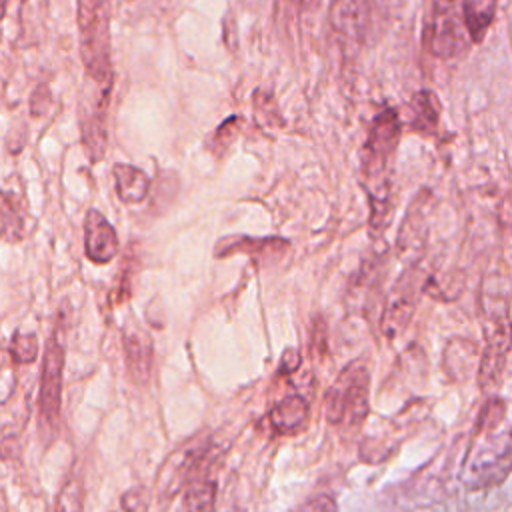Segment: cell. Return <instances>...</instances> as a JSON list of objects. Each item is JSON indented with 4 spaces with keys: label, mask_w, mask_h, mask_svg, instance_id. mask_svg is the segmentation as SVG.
Returning a JSON list of instances; mask_svg holds the SVG:
<instances>
[{
    "label": "cell",
    "mask_w": 512,
    "mask_h": 512,
    "mask_svg": "<svg viewBox=\"0 0 512 512\" xmlns=\"http://www.w3.org/2000/svg\"><path fill=\"white\" fill-rule=\"evenodd\" d=\"M510 454L506 402L492 396L478 412L462 464V482L470 490L504 482L510 470Z\"/></svg>",
    "instance_id": "cell-1"
},
{
    "label": "cell",
    "mask_w": 512,
    "mask_h": 512,
    "mask_svg": "<svg viewBox=\"0 0 512 512\" xmlns=\"http://www.w3.org/2000/svg\"><path fill=\"white\" fill-rule=\"evenodd\" d=\"M400 118L394 110L380 112L366 134L360 152L362 184L370 204V228L386 230L392 220V162L400 142Z\"/></svg>",
    "instance_id": "cell-2"
},
{
    "label": "cell",
    "mask_w": 512,
    "mask_h": 512,
    "mask_svg": "<svg viewBox=\"0 0 512 512\" xmlns=\"http://www.w3.org/2000/svg\"><path fill=\"white\" fill-rule=\"evenodd\" d=\"M484 348L478 358V384L484 392H496L510 350V288L508 266L502 262L492 270L480 294Z\"/></svg>",
    "instance_id": "cell-3"
},
{
    "label": "cell",
    "mask_w": 512,
    "mask_h": 512,
    "mask_svg": "<svg viewBox=\"0 0 512 512\" xmlns=\"http://www.w3.org/2000/svg\"><path fill=\"white\" fill-rule=\"evenodd\" d=\"M80 56L94 82L112 80L110 60V0H78Z\"/></svg>",
    "instance_id": "cell-4"
},
{
    "label": "cell",
    "mask_w": 512,
    "mask_h": 512,
    "mask_svg": "<svg viewBox=\"0 0 512 512\" xmlns=\"http://www.w3.org/2000/svg\"><path fill=\"white\" fill-rule=\"evenodd\" d=\"M370 370L364 362L348 364L326 390L324 416L332 426L358 428L370 412Z\"/></svg>",
    "instance_id": "cell-5"
},
{
    "label": "cell",
    "mask_w": 512,
    "mask_h": 512,
    "mask_svg": "<svg viewBox=\"0 0 512 512\" xmlns=\"http://www.w3.org/2000/svg\"><path fill=\"white\" fill-rule=\"evenodd\" d=\"M422 40L426 50L442 60L456 58L470 48L472 40L458 0L434 2L424 26Z\"/></svg>",
    "instance_id": "cell-6"
},
{
    "label": "cell",
    "mask_w": 512,
    "mask_h": 512,
    "mask_svg": "<svg viewBox=\"0 0 512 512\" xmlns=\"http://www.w3.org/2000/svg\"><path fill=\"white\" fill-rule=\"evenodd\" d=\"M426 282V272L420 262L408 264L398 276L384 300V314L380 322V330L388 338H394L406 330L416 310L418 294L426 286Z\"/></svg>",
    "instance_id": "cell-7"
},
{
    "label": "cell",
    "mask_w": 512,
    "mask_h": 512,
    "mask_svg": "<svg viewBox=\"0 0 512 512\" xmlns=\"http://www.w3.org/2000/svg\"><path fill=\"white\" fill-rule=\"evenodd\" d=\"M64 376V340L60 326L54 328L52 336L44 346L42 370H40V394L38 412L42 426L56 428L62 404V378Z\"/></svg>",
    "instance_id": "cell-8"
},
{
    "label": "cell",
    "mask_w": 512,
    "mask_h": 512,
    "mask_svg": "<svg viewBox=\"0 0 512 512\" xmlns=\"http://www.w3.org/2000/svg\"><path fill=\"white\" fill-rule=\"evenodd\" d=\"M114 82H94L88 86L80 100V128L82 142L92 162H98L106 150V112Z\"/></svg>",
    "instance_id": "cell-9"
},
{
    "label": "cell",
    "mask_w": 512,
    "mask_h": 512,
    "mask_svg": "<svg viewBox=\"0 0 512 512\" xmlns=\"http://www.w3.org/2000/svg\"><path fill=\"white\" fill-rule=\"evenodd\" d=\"M212 446V438L208 436H198L192 438L190 442L182 444L176 452L170 454L166 464L162 466L158 474V490L162 498H172L178 490L184 488L190 472L196 468L204 452Z\"/></svg>",
    "instance_id": "cell-10"
},
{
    "label": "cell",
    "mask_w": 512,
    "mask_h": 512,
    "mask_svg": "<svg viewBox=\"0 0 512 512\" xmlns=\"http://www.w3.org/2000/svg\"><path fill=\"white\" fill-rule=\"evenodd\" d=\"M428 212H430V198L414 202L410 210L404 216L402 228L396 238V250L398 256L408 264L420 262L422 254L426 250V240H428Z\"/></svg>",
    "instance_id": "cell-11"
},
{
    "label": "cell",
    "mask_w": 512,
    "mask_h": 512,
    "mask_svg": "<svg viewBox=\"0 0 512 512\" xmlns=\"http://www.w3.org/2000/svg\"><path fill=\"white\" fill-rule=\"evenodd\" d=\"M120 248L114 226L102 212L90 208L84 218V252L94 264H108L116 258Z\"/></svg>",
    "instance_id": "cell-12"
},
{
    "label": "cell",
    "mask_w": 512,
    "mask_h": 512,
    "mask_svg": "<svg viewBox=\"0 0 512 512\" xmlns=\"http://www.w3.org/2000/svg\"><path fill=\"white\" fill-rule=\"evenodd\" d=\"M368 10V0H334L332 22L346 46L358 48L364 42Z\"/></svg>",
    "instance_id": "cell-13"
},
{
    "label": "cell",
    "mask_w": 512,
    "mask_h": 512,
    "mask_svg": "<svg viewBox=\"0 0 512 512\" xmlns=\"http://www.w3.org/2000/svg\"><path fill=\"white\" fill-rule=\"evenodd\" d=\"M288 240L284 238H250V236H232L224 238L216 244V256H232V254H252L260 262L266 260H278L288 250Z\"/></svg>",
    "instance_id": "cell-14"
},
{
    "label": "cell",
    "mask_w": 512,
    "mask_h": 512,
    "mask_svg": "<svg viewBox=\"0 0 512 512\" xmlns=\"http://www.w3.org/2000/svg\"><path fill=\"white\" fill-rule=\"evenodd\" d=\"M126 368L136 384H146L152 370V340L140 326L124 328Z\"/></svg>",
    "instance_id": "cell-15"
},
{
    "label": "cell",
    "mask_w": 512,
    "mask_h": 512,
    "mask_svg": "<svg viewBox=\"0 0 512 512\" xmlns=\"http://www.w3.org/2000/svg\"><path fill=\"white\" fill-rule=\"evenodd\" d=\"M310 418V406L300 394H288L270 410V426L280 436H294L302 432Z\"/></svg>",
    "instance_id": "cell-16"
},
{
    "label": "cell",
    "mask_w": 512,
    "mask_h": 512,
    "mask_svg": "<svg viewBox=\"0 0 512 512\" xmlns=\"http://www.w3.org/2000/svg\"><path fill=\"white\" fill-rule=\"evenodd\" d=\"M480 358V350L472 340L452 338L444 350L442 368L450 380H466L468 372Z\"/></svg>",
    "instance_id": "cell-17"
},
{
    "label": "cell",
    "mask_w": 512,
    "mask_h": 512,
    "mask_svg": "<svg viewBox=\"0 0 512 512\" xmlns=\"http://www.w3.org/2000/svg\"><path fill=\"white\" fill-rule=\"evenodd\" d=\"M114 188L122 202L140 204L150 192V178L132 164H114Z\"/></svg>",
    "instance_id": "cell-18"
},
{
    "label": "cell",
    "mask_w": 512,
    "mask_h": 512,
    "mask_svg": "<svg viewBox=\"0 0 512 512\" xmlns=\"http://www.w3.org/2000/svg\"><path fill=\"white\" fill-rule=\"evenodd\" d=\"M0 200V238L6 242H18L24 236V198L16 190H2Z\"/></svg>",
    "instance_id": "cell-19"
},
{
    "label": "cell",
    "mask_w": 512,
    "mask_h": 512,
    "mask_svg": "<svg viewBox=\"0 0 512 512\" xmlns=\"http://www.w3.org/2000/svg\"><path fill=\"white\" fill-rule=\"evenodd\" d=\"M498 0H460L462 16L472 42H482L496 14Z\"/></svg>",
    "instance_id": "cell-20"
},
{
    "label": "cell",
    "mask_w": 512,
    "mask_h": 512,
    "mask_svg": "<svg viewBox=\"0 0 512 512\" xmlns=\"http://www.w3.org/2000/svg\"><path fill=\"white\" fill-rule=\"evenodd\" d=\"M440 120V104L434 92H418L410 102V126L412 130L430 134L436 130Z\"/></svg>",
    "instance_id": "cell-21"
},
{
    "label": "cell",
    "mask_w": 512,
    "mask_h": 512,
    "mask_svg": "<svg viewBox=\"0 0 512 512\" xmlns=\"http://www.w3.org/2000/svg\"><path fill=\"white\" fill-rule=\"evenodd\" d=\"M54 512H84V488L78 476H70L56 496Z\"/></svg>",
    "instance_id": "cell-22"
},
{
    "label": "cell",
    "mask_w": 512,
    "mask_h": 512,
    "mask_svg": "<svg viewBox=\"0 0 512 512\" xmlns=\"http://www.w3.org/2000/svg\"><path fill=\"white\" fill-rule=\"evenodd\" d=\"M10 352L14 362L32 364L38 358V338L32 332H18L10 342Z\"/></svg>",
    "instance_id": "cell-23"
},
{
    "label": "cell",
    "mask_w": 512,
    "mask_h": 512,
    "mask_svg": "<svg viewBox=\"0 0 512 512\" xmlns=\"http://www.w3.org/2000/svg\"><path fill=\"white\" fill-rule=\"evenodd\" d=\"M122 512H148V496L144 488H132L122 494Z\"/></svg>",
    "instance_id": "cell-24"
},
{
    "label": "cell",
    "mask_w": 512,
    "mask_h": 512,
    "mask_svg": "<svg viewBox=\"0 0 512 512\" xmlns=\"http://www.w3.org/2000/svg\"><path fill=\"white\" fill-rule=\"evenodd\" d=\"M296 512H336V502L328 494L308 498Z\"/></svg>",
    "instance_id": "cell-25"
},
{
    "label": "cell",
    "mask_w": 512,
    "mask_h": 512,
    "mask_svg": "<svg viewBox=\"0 0 512 512\" xmlns=\"http://www.w3.org/2000/svg\"><path fill=\"white\" fill-rule=\"evenodd\" d=\"M300 366V352L296 350V348H288V350H284V354H282V362H280V372H294L296 368Z\"/></svg>",
    "instance_id": "cell-26"
},
{
    "label": "cell",
    "mask_w": 512,
    "mask_h": 512,
    "mask_svg": "<svg viewBox=\"0 0 512 512\" xmlns=\"http://www.w3.org/2000/svg\"><path fill=\"white\" fill-rule=\"evenodd\" d=\"M6 6H8V0H0V20L4 18V12H6Z\"/></svg>",
    "instance_id": "cell-27"
}]
</instances>
